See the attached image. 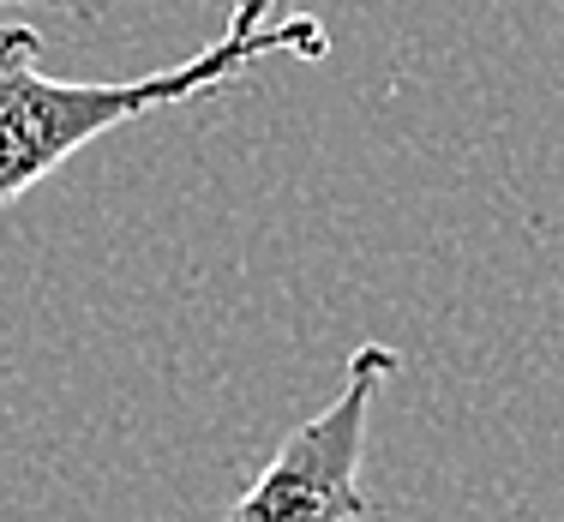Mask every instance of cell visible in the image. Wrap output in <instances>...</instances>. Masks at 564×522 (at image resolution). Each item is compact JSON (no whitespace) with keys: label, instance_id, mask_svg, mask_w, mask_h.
<instances>
[{"label":"cell","instance_id":"obj_3","mask_svg":"<svg viewBox=\"0 0 564 522\" xmlns=\"http://www.w3.org/2000/svg\"><path fill=\"white\" fill-rule=\"evenodd\" d=\"M282 7H289V0H235V7H228V31L223 36H259V31H271V24H282Z\"/></svg>","mask_w":564,"mask_h":522},{"label":"cell","instance_id":"obj_4","mask_svg":"<svg viewBox=\"0 0 564 522\" xmlns=\"http://www.w3.org/2000/svg\"><path fill=\"white\" fill-rule=\"evenodd\" d=\"M0 7H7V0H0Z\"/></svg>","mask_w":564,"mask_h":522},{"label":"cell","instance_id":"obj_1","mask_svg":"<svg viewBox=\"0 0 564 522\" xmlns=\"http://www.w3.org/2000/svg\"><path fill=\"white\" fill-rule=\"evenodd\" d=\"M264 55L325 61L330 31L318 19H282L259 36H217L193 61L163 66V73L120 78V85H78V78H55L36 66V31L0 24V210L24 198L36 181H48L90 139L156 109H174V102L210 97Z\"/></svg>","mask_w":564,"mask_h":522},{"label":"cell","instance_id":"obj_2","mask_svg":"<svg viewBox=\"0 0 564 522\" xmlns=\"http://www.w3.org/2000/svg\"><path fill=\"white\" fill-rule=\"evenodd\" d=\"M402 355L367 337L348 355L343 391L313 421L282 433L276 457L228 504L223 522H367L372 499L360 492V463L372 445V403L397 379Z\"/></svg>","mask_w":564,"mask_h":522}]
</instances>
